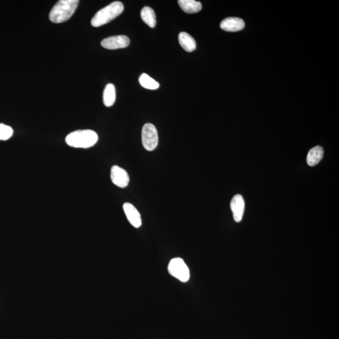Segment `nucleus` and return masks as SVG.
I'll return each mask as SVG.
<instances>
[{"label": "nucleus", "mask_w": 339, "mask_h": 339, "mask_svg": "<svg viewBox=\"0 0 339 339\" xmlns=\"http://www.w3.org/2000/svg\"><path fill=\"white\" fill-rule=\"evenodd\" d=\"M98 141V134L91 130L75 131L66 138V144L76 149H89L95 145Z\"/></svg>", "instance_id": "obj_1"}, {"label": "nucleus", "mask_w": 339, "mask_h": 339, "mask_svg": "<svg viewBox=\"0 0 339 339\" xmlns=\"http://www.w3.org/2000/svg\"><path fill=\"white\" fill-rule=\"evenodd\" d=\"M79 1L61 0L53 7L49 14V19L55 24H61L68 20L75 13Z\"/></svg>", "instance_id": "obj_2"}, {"label": "nucleus", "mask_w": 339, "mask_h": 339, "mask_svg": "<svg viewBox=\"0 0 339 339\" xmlns=\"http://www.w3.org/2000/svg\"><path fill=\"white\" fill-rule=\"evenodd\" d=\"M124 10L123 4L120 1H114L96 13L91 20L92 26L99 27L108 24L114 20Z\"/></svg>", "instance_id": "obj_3"}, {"label": "nucleus", "mask_w": 339, "mask_h": 339, "mask_svg": "<svg viewBox=\"0 0 339 339\" xmlns=\"http://www.w3.org/2000/svg\"><path fill=\"white\" fill-rule=\"evenodd\" d=\"M168 271L177 280L186 283L190 279V270L185 262L181 258H175L168 264Z\"/></svg>", "instance_id": "obj_4"}, {"label": "nucleus", "mask_w": 339, "mask_h": 339, "mask_svg": "<svg viewBox=\"0 0 339 339\" xmlns=\"http://www.w3.org/2000/svg\"><path fill=\"white\" fill-rule=\"evenodd\" d=\"M143 146L148 151H153L158 146V135L156 127L151 123L145 124L142 132Z\"/></svg>", "instance_id": "obj_5"}, {"label": "nucleus", "mask_w": 339, "mask_h": 339, "mask_svg": "<svg viewBox=\"0 0 339 339\" xmlns=\"http://www.w3.org/2000/svg\"><path fill=\"white\" fill-rule=\"evenodd\" d=\"M111 179L115 186L119 188H125L130 182L128 172L119 166H113L111 170Z\"/></svg>", "instance_id": "obj_6"}, {"label": "nucleus", "mask_w": 339, "mask_h": 339, "mask_svg": "<svg viewBox=\"0 0 339 339\" xmlns=\"http://www.w3.org/2000/svg\"><path fill=\"white\" fill-rule=\"evenodd\" d=\"M130 43V38L126 36L110 37L101 41L102 47L107 49L116 50L128 47Z\"/></svg>", "instance_id": "obj_7"}, {"label": "nucleus", "mask_w": 339, "mask_h": 339, "mask_svg": "<svg viewBox=\"0 0 339 339\" xmlns=\"http://www.w3.org/2000/svg\"><path fill=\"white\" fill-rule=\"evenodd\" d=\"M230 209L234 217V220L236 222L239 223L242 221L245 209V202L243 196L236 194L232 198L230 202Z\"/></svg>", "instance_id": "obj_8"}, {"label": "nucleus", "mask_w": 339, "mask_h": 339, "mask_svg": "<svg viewBox=\"0 0 339 339\" xmlns=\"http://www.w3.org/2000/svg\"><path fill=\"white\" fill-rule=\"evenodd\" d=\"M123 210L131 225L136 228L141 227L142 225V218L137 208L130 203L126 202L123 204Z\"/></svg>", "instance_id": "obj_9"}, {"label": "nucleus", "mask_w": 339, "mask_h": 339, "mask_svg": "<svg viewBox=\"0 0 339 339\" xmlns=\"http://www.w3.org/2000/svg\"><path fill=\"white\" fill-rule=\"evenodd\" d=\"M245 26L243 20L239 18L229 17L223 20L221 23V29L226 32H238Z\"/></svg>", "instance_id": "obj_10"}, {"label": "nucleus", "mask_w": 339, "mask_h": 339, "mask_svg": "<svg viewBox=\"0 0 339 339\" xmlns=\"http://www.w3.org/2000/svg\"><path fill=\"white\" fill-rule=\"evenodd\" d=\"M180 45L186 51L192 52L196 48V41L195 39L186 32H181L179 35Z\"/></svg>", "instance_id": "obj_11"}, {"label": "nucleus", "mask_w": 339, "mask_h": 339, "mask_svg": "<svg viewBox=\"0 0 339 339\" xmlns=\"http://www.w3.org/2000/svg\"><path fill=\"white\" fill-rule=\"evenodd\" d=\"M323 156H324V149L322 147L317 146L313 148L309 151L307 157H306L308 165L310 167L317 165L322 160Z\"/></svg>", "instance_id": "obj_12"}, {"label": "nucleus", "mask_w": 339, "mask_h": 339, "mask_svg": "<svg viewBox=\"0 0 339 339\" xmlns=\"http://www.w3.org/2000/svg\"><path fill=\"white\" fill-rule=\"evenodd\" d=\"M179 6L187 13H195L202 10V4L194 0H179Z\"/></svg>", "instance_id": "obj_13"}, {"label": "nucleus", "mask_w": 339, "mask_h": 339, "mask_svg": "<svg viewBox=\"0 0 339 339\" xmlns=\"http://www.w3.org/2000/svg\"><path fill=\"white\" fill-rule=\"evenodd\" d=\"M116 101V89L113 84H108L104 90L103 103L107 107H112Z\"/></svg>", "instance_id": "obj_14"}, {"label": "nucleus", "mask_w": 339, "mask_h": 339, "mask_svg": "<svg viewBox=\"0 0 339 339\" xmlns=\"http://www.w3.org/2000/svg\"><path fill=\"white\" fill-rule=\"evenodd\" d=\"M141 17L142 19L150 27H155L156 20V15L153 9L149 6H145L141 11Z\"/></svg>", "instance_id": "obj_15"}, {"label": "nucleus", "mask_w": 339, "mask_h": 339, "mask_svg": "<svg viewBox=\"0 0 339 339\" xmlns=\"http://www.w3.org/2000/svg\"><path fill=\"white\" fill-rule=\"evenodd\" d=\"M139 82L141 86L148 89L155 90L160 87V84L157 81L145 73L140 75Z\"/></svg>", "instance_id": "obj_16"}, {"label": "nucleus", "mask_w": 339, "mask_h": 339, "mask_svg": "<svg viewBox=\"0 0 339 339\" xmlns=\"http://www.w3.org/2000/svg\"><path fill=\"white\" fill-rule=\"evenodd\" d=\"M13 129L4 124H0V140H7L12 137Z\"/></svg>", "instance_id": "obj_17"}]
</instances>
